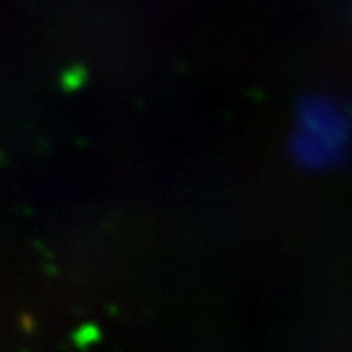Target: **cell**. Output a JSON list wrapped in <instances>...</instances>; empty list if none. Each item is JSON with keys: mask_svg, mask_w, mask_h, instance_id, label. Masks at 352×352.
Here are the masks:
<instances>
[{"mask_svg": "<svg viewBox=\"0 0 352 352\" xmlns=\"http://www.w3.org/2000/svg\"><path fill=\"white\" fill-rule=\"evenodd\" d=\"M351 139V113L331 98H311L298 112L292 157L303 168L325 170L342 161Z\"/></svg>", "mask_w": 352, "mask_h": 352, "instance_id": "6da1fadb", "label": "cell"}]
</instances>
